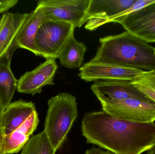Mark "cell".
Here are the masks:
<instances>
[{"label":"cell","mask_w":155,"mask_h":154,"mask_svg":"<svg viewBox=\"0 0 155 154\" xmlns=\"http://www.w3.org/2000/svg\"><path fill=\"white\" fill-rule=\"evenodd\" d=\"M111 22L120 24L126 31L147 43L155 42V2Z\"/></svg>","instance_id":"cell-7"},{"label":"cell","mask_w":155,"mask_h":154,"mask_svg":"<svg viewBox=\"0 0 155 154\" xmlns=\"http://www.w3.org/2000/svg\"><path fill=\"white\" fill-rule=\"evenodd\" d=\"M132 81H97L91 86V89L101 104L129 99L153 101L145 94L137 88Z\"/></svg>","instance_id":"cell-9"},{"label":"cell","mask_w":155,"mask_h":154,"mask_svg":"<svg viewBox=\"0 0 155 154\" xmlns=\"http://www.w3.org/2000/svg\"><path fill=\"white\" fill-rule=\"evenodd\" d=\"M87 47L72 34L61 52L58 58L63 67L70 69L81 68Z\"/></svg>","instance_id":"cell-16"},{"label":"cell","mask_w":155,"mask_h":154,"mask_svg":"<svg viewBox=\"0 0 155 154\" xmlns=\"http://www.w3.org/2000/svg\"><path fill=\"white\" fill-rule=\"evenodd\" d=\"M81 131L87 143L114 154H141L155 146L154 122L122 120L103 110L86 113Z\"/></svg>","instance_id":"cell-1"},{"label":"cell","mask_w":155,"mask_h":154,"mask_svg":"<svg viewBox=\"0 0 155 154\" xmlns=\"http://www.w3.org/2000/svg\"><path fill=\"white\" fill-rule=\"evenodd\" d=\"M100 46L89 61L147 71H155V48L127 31L99 39Z\"/></svg>","instance_id":"cell-2"},{"label":"cell","mask_w":155,"mask_h":154,"mask_svg":"<svg viewBox=\"0 0 155 154\" xmlns=\"http://www.w3.org/2000/svg\"></svg>","instance_id":"cell-24"},{"label":"cell","mask_w":155,"mask_h":154,"mask_svg":"<svg viewBox=\"0 0 155 154\" xmlns=\"http://www.w3.org/2000/svg\"><path fill=\"white\" fill-rule=\"evenodd\" d=\"M85 154H114L107 151H104L100 148L93 147L86 151Z\"/></svg>","instance_id":"cell-20"},{"label":"cell","mask_w":155,"mask_h":154,"mask_svg":"<svg viewBox=\"0 0 155 154\" xmlns=\"http://www.w3.org/2000/svg\"><path fill=\"white\" fill-rule=\"evenodd\" d=\"M12 57L6 54L0 59V106L4 109L11 103L18 80L11 68Z\"/></svg>","instance_id":"cell-15"},{"label":"cell","mask_w":155,"mask_h":154,"mask_svg":"<svg viewBox=\"0 0 155 154\" xmlns=\"http://www.w3.org/2000/svg\"><path fill=\"white\" fill-rule=\"evenodd\" d=\"M18 2L17 0H0V14L7 11Z\"/></svg>","instance_id":"cell-19"},{"label":"cell","mask_w":155,"mask_h":154,"mask_svg":"<svg viewBox=\"0 0 155 154\" xmlns=\"http://www.w3.org/2000/svg\"><path fill=\"white\" fill-rule=\"evenodd\" d=\"M0 154H4L2 149V143H1V136L0 134Z\"/></svg>","instance_id":"cell-22"},{"label":"cell","mask_w":155,"mask_h":154,"mask_svg":"<svg viewBox=\"0 0 155 154\" xmlns=\"http://www.w3.org/2000/svg\"><path fill=\"white\" fill-rule=\"evenodd\" d=\"M28 13L6 12L0 19V59L8 54L12 57L18 49L15 39Z\"/></svg>","instance_id":"cell-13"},{"label":"cell","mask_w":155,"mask_h":154,"mask_svg":"<svg viewBox=\"0 0 155 154\" xmlns=\"http://www.w3.org/2000/svg\"><path fill=\"white\" fill-rule=\"evenodd\" d=\"M90 0H41L38 2L45 20L58 21L72 24L75 28L87 21Z\"/></svg>","instance_id":"cell-5"},{"label":"cell","mask_w":155,"mask_h":154,"mask_svg":"<svg viewBox=\"0 0 155 154\" xmlns=\"http://www.w3.org/2000/svg\"><path fill=\"white\" fill-rule=\"evenodd\" d=\"M48 107L44 131L56 152L66 142L77 119L76 99L70 93H60L48 100Z\"/></svg>","instance_id":"cell-3"},{"label":"cell","mask_w":155,"mask_h":154,"mask_svg":"<svg viewBox=\"0 0 155 154\" xmlns=\"http://www.w3.org/2000/svg\"><path fill=\"white\" fill-rule=\"evenodd\" d=\"M44 131L30 138L20 154H55Z\"/></svg>","instance_id":"cell-17"},{"label":"cell","mask_w":155,"mask_h":154,"mask_svg":"<svg viewBox=\"0 0 155 154\" xmlns=\"http://www.w3.org/2000/svg\"><path fill=\"white\" fill-rule=\"evenodd\" d=\"M36 111L32 102L22 99L12 102L3 110L0 118V134L5 136L21 128L31 115Z\"/></svg>","instance_id":"cell-12"},{"label":"cell","mask_w":155,"mask_h":154,"mask_svg":"<svg viewBox=\"0 0 155 154\" xmlns=\"http://www.w3.org/2000/svg\"><path fill=\"white\" fill-rule=\"evenodd\" d=\"M78 77L85 81H133L145 71L100 62L88 61L79 69Z\"/></svg>","instance_id":"cell-8"},{"label":"cell","mask_w":155,"mask_h":154,"mask_svg":"<svg viewBox=\"0 0 155 154\" xmlns=\"http://www.w3.org/2000/svg\"><path fill=\"white\" fill-rule=\"evenodd\" d=\"M132 82L137 88L155 102V71H145Z\"/></svg>","instance_id":"cell-18"},{"label":"cell","mask_w":155,"mask_h":154,"mask_svg":"<svg viewBox=\"0 0 155 154\" xmlns=\"http://www.w3.org/2000/svg\"><path fill=\"white\" fill-rule=\"evenodd\" d=\"M58 69L55 59L49 58L32 71L25 73L18 80L17 90L20 93L34 96L40 94L44 87L54 85Z\"/></svg>","instance_id":"cell-11"},{"label":"cell","mask_w":155,"mask_h":154,"mask_svg":"<svg viewBox=\"0 0 155 154\" xmlns=\"http://www.w3.org/2000/svg\"><path fill=\"white\" fill-rule=\"evenodd\" d=\"M3 111V109L2 108V107L0 106V118H1V115H2V113Z\"/></svg>","instance_id":"cell-23"},{"label":"cell","mask_w":155,"mask_h":154,"mask_svg":"<svg viewBox=\"0 0 155 154\" xmlns=\"http://www.w3.org/2000/svg\"><path fill=\"white\" fill-rule=\"evenodd\" d=\"M137 0H90L85 28L95 30L110 23L118 14L133 5Z\"/></svg>","instance_id":"cell-10"},{"label":"cell","mask_w":155,"mask_h":154,"mask_svg":"<svg viewBox=\"0 0 155 154\" xmlns=\"http://www.w3.org/2000/svg\"><path fill=\"white\" fill-rule=\"evenodd\" d=\"M147 154H155V146L151 150H149Z\"/></svg>","instance_id":"cell-21"},{"label":"cell","mask_w":155,"mask_h":154,"mask_svg":"<svg viewBox=\"0 0 155 154\" xmlns=\"http://www.w3.org/2000/svg\"><path fill=\"white\" fill-rule=\"evenodd\" d=\"M103 111L118 119L140 123L155 121V102L136 99L101 104Z\"/></svg>","instance_id":"cell-6"},{"label":"cell","mask_w":155,"mask_h":154,"mask_svg":"<svg viewBox=\"0 0 155 154\" xmlns=\"http://www.w3.org/2000/svg\"><path fill=\"white\" fill-rule=\"evenodd\" d=\"M75 28L71 24L45 20L39 28L35 39L36 56L58 58L61 52Z\"/></svg>","instance_id":"cell-4"},{"label":"cell","mask_w":155,"mask_h":154,"mask_svg":"<svg viewBox=\"0 0 155 154\" xmlns=\"http://www.w3.org/2000/svg\"><path fill=\"white\" fill-rule=\"evenodd\" d=\"M45 20L42 10L37 5L34 10L28 13L15 39L18 48L25 49L36 54L35 39L39 28Z\"/></svg>","instance_id":"cell-14"}]
</instances>
